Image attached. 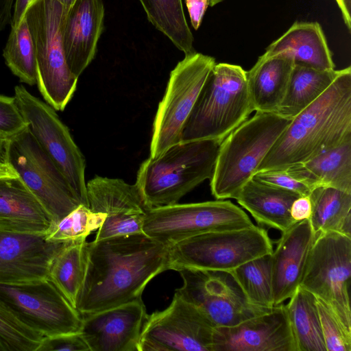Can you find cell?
Returning <instances> with one entry per match:
<instances>
[{
	"instance_id": "obj_1",
	"label": "cell",
	"mask_w": 351,
	"mask_h": 351,
	"mask_svg": "<svg viewBox=\"0 0 351 351\" xmlns=\"http://www.w3.org/2000/svg\"><path fill=\"white\" fill-rule=\"evenodd\" d=\"M169 270V245L143 232L93 240L75 308L83 315L141 299L147 285Z\"/></svg>"
},
{
	"instance_id": "obj_2",
	"label": "cell",
	"mask_w": 351,
	"mask_h": 351,
	"mask_svg": "<svg viewBox=\"0 0 351 351\" xmlns=\"http://www.w3.org/2000/svg\"><path fill=\"white\" fill-rule=\"evenodd\" d=\"M351 140V68L293 117L257 169H284Z\"/></svg>"
},
{
	"instance_id": "obj_3",
	"label": "cell",
	"mask_w": 351,
	"mask_h": 351,
	"mask_svg": "<svg viewBox=\"0 0 351 351\" xmlns=\"http://www.w3.org/2000/svg\"><path fill=\"white\" fill-rule=\"evenodd\" d=\"M221 143L211 139L180 142L145 160L138 169L135 184L147 207L176 204L210 179Z\"/></svg>"
},
{
	"instance_id": "obj_4",
	"label": "cell",
	"mask_w": 351,
	"mask_h": 351,
	"mask_svg": "<svg viewBox=\"0 0 351 351\" xmlns=\"http://www.w3.org/2000/svg\"><path fill=\"white\" fill-rule=\"evenodd\" d=\"M253 111L247 71L236 64H215L184 124L181 142L206 139L221 142Z\"/></svg>"
},
{
	"instance_id": "obj_5",
	"label": "cell",
	"mask_w": 351,
	"mask_h": 351,
	"mask_svg": "<svg viewBox=\"0 0 351 351\" xmlns=\"http://www.w3.org/2000/svg\"><path fill=\"white\" fill-rule=\"evenodd\" d=\"M291 119L256 112L221 141L210 179L217 199H235Z\"/></svg>"
},
{
	"instance_id": "obj_6",
	"label": "cell",
	"mask_w": 351,
	"mask_h": 351,
	"mask_svg": "<svg viewBox=\"0 0 351 351\" xmlns=\"http://www.w3.org/2000/svg\"><path fill=\"white\" fill-rule=\"evenodd\" d=\"M68 10L56 0H33L24 15L35 49L36 84L45 101L59 111L72 98L78 80L67 65L63 47Z\"/></svg>"
},
{
	"instance_id": "obj_7",
	"label": "cell",
	"mask_w": 351,
	"mask_h": 351,
	"mask_svg": "<svg viewBox=\"0 0 351 351\" xmlns=\"http://www.w3.org/2000/svg\"><path fill=\"white\" fill-rule=\"evenodd\" d=\"M273 250L267 230L259 226L210 232L169 245V269L232 271Z\"/></svg>"
},
{
	"instance_id": "obj_8",
	"label": "cell",
	"mask_w": 351,
	"mask_h": 351,
	"mask_svg": "<svg viewBox=\"0 0 351 351\" xmlns=\"http://www.w3.org/2000/svg\"><path fill=\"white\" fill-rule=\"evenodd\" d=\"M252 226L249 216L240 207L228 200L217 199L149 208L144 217L143 231L169 245L197 234Z\"/></svg>"
},
{
	"instance_id": "obj_9",
	"label": "cell",
	"mask_w": 351,
	"mask_h": 351,
	"mask_svg": "<svg viewBox=\"0 0 351 351\" xmlns=\"http://www.w3.org/2000/svg\"><path fill=\"white\" fill-rule=\"evenodd\" d=\"M351 237L335 232L316 235L300 287L323 301L351 331Z\"/></svg>"
},
{
	"instance_id": "obj_10",
	"label": "cell",
	"mask_w": 351,
	"mask_h": 351,
	"mask_svg": "<svg viewBox=\"0 0 351 351\" xmlns=\"http://www.w3.org/2000/svg\"><path fill=\"white\" fill-rule=\"evenodd\" d=\"M16 104L35 140L62 172L81 204L89 207L85 158L56 110L25 86L14 87Z\"/></svg>"
},
{
	"instance_id": "obj_11",
	"label": "cell",
	"mask_w": 351,
	"mask_h": 351,
	"mask_svg": "<svg viewBox=\"0 0 351 351\" xmlns=\"http://www.w3.org/2000/svg\"><path fill=\"white\" fill-rule=\"evenodd\" d=\"M7 160L10 167L50 216L52 223L82 204L27 127L9 138Z\"/></svg>"
},
{
	"instance_id": "obj_12",
	"label": "cell",
	"mask_w": 351,
	"mask_h": 351,
	"mask_svg": "<svg viewBox=\"0 0 351 351\" xmlns=\"http://www.w3.org/2000/svg\"><path fill=\"white\" fill-rule=\"evenodd\" d=\"M215 64L214 58L195 51L186 54L171 71L154 121L150 157L181 142L184 124Z\"/></svg>"
},
{
	"instance_id": "obj_13",
	"label": "cell",
	"mask_w": 351,
	"mask_h": 351,
	"mask_svg": "<svg viewBox=\"0 0 351 351\" xmlns=\"http://www.w3.org/2000/svg\"><path fill=\"white\" fill-rule=\"evenodd\" d=\"M0 302L43 337L80 332L82 315L49 279L0 284Z\"/></svg>"
},
{
	"instance_id": "obj_14",
	"label": "cell",
	"mask_w": 351,
	"mask_h": 351,
	"mask_svg": "<svg viewBox=\"0 0 351 351\" xmlns=\"http://www.w3.org/2000/svg\"><path fill=\"white\" fill-rule=\"evenodd\" d=\"M178 272L183 284L175 293L197 307L215 328L235 326L271 309L252 304L231 271L184 269Z\"/></svg>"
},
{
	"instance_id": "obj_15",
	"label": "cell",
	"mask_w": 351,
	"mask_h": 351,
	"mask_svg": "<svg viewBox=\"0 0 351 351\" xmlns=\"http://www.w3.org/2000/svg\"><path fill=\"white\" fill-rule=\"evenodd\" d=\"M215 326L176 293L165 309L148 315L138 351H213Z\"/></svg>"
},
{
	"instance_id": "obj_16",
	"label": "cell",
	"mask_w": 351,
	"mask_h": 351,
	"mask_svg": "<svg viewBox=\"0 0 351 351\" xmlns=\"http://www.w3.org/2000/svg\"><path fill=\"white\" fill-rule=\"evenodd\" d=\"M89 208L106 215L94 240L143 232L145 205L136 184L96 176L86 183Z\"/></svg>"
},
{
	"instance_id": "obj_17",
	"label": "cell",
	"mask_w": 351,
	"mask_h": 351,
	"mask_svg": "<svg viewBox=\"0 0 351 351\" xmlns=\"http://www.w3.org/2000/svg\"><path fill=\"white\" fill-rule=\"evenodd\" d=\"M213 351H298L285 304L235 326L215 327Z\"/></svg>"
},
{
	"instance_id": "obj_18",
	"label": "cell",
	"mask_w": 351,
	"mask_h": 351,
	"mask_svg": "<svg viewBox=\"0 0 351 351\" xmlns=\"http://www.w3.org/2000/svg\"><path fill=\"white\" fill-rule=\"evenodd\" d=\"M148 314L139 299L83 315L80 334L90 351H138Z\"/></svg>"
},
{
	"instance_id": "obj_19",
	"label": "cell",
	"mask_w": 351,
	"mask_h": 351,
	"mask_svg": "<svg viewBox=\"0 0 351 351\" xmlns=\"http://www.w3.org/2000/svg\"><path fill=\"white\" fill-rule=\"evenodd\" d=\"M65 243L47 241L44 235L0 232V284L48 279L51 263Z\"/></svg>"
},
{
	"instance_id": "obj_20",
	"label": "cell",
	"mask_w": 351,
	"mask_h": 351,
	"mask_svg": "<svg viewBox=\"0 0 351 351\" xmlns=\"http://www.w3.org/2000/svg\"><path fill=\"white\" fill-rule=\"evenodd\" d=\"M315 237L309 219L282 232L271 253L274 306L289 300L300 286Z\"/></svg>"
},
{
	"instance_id": "obj_21",
	"label": "cell",
	"mask_w": 351,
	"mask_h": 351,
	"mask_svg": "<svg viewBox=\"0 0 351 351\" xmlns=\"http://www.w3.org/2000/svg\"><path fill=\"white\" fill-rule=\"evenodd\" d=\"M102 0H76L69 8L62 29L67 65L77 77L91 62L103 29Z\"/></svg>"
},
{
	"instance_id": "obj_22",
	"label": "cell",
	"mask_w": 351,
	"mask_h": 351,
	"mask_svg": "<svg viewBox=\"0 0 351 351\" xmlns=\"http://www.w3.org/2000/svg\"><path fill=\"white\" fill-rule=\"evenodd\" d=\"M47 211L18 176L0 178V232L45 235Z\"/></svg>"
},
{
	"instance_id": "obj_23",
	"label": "cell",
	"mask_w": 351,
	"mask_h": 351,
	"mask_svg": "<svg viewBox=\"0 0 351 351\" xmlns=\"http://www.w3.org/2000/svg\"><path fill=\"white\" fill-rule=\"evenodd\" d=\"M264 54L287 56L295 65L318 70L335 67L324 33L317 22L294 23L267 47Z\"/></svg>"
},
{
	"instance_id": "obj_24",
	"label": "cell",
	"mask_w": 351,
	"mask_h": 351,
	"mask_svg": "<svg viewBox=\"0 0 351 351\" xmlns=\"http://www.w3.org/2000/svg\"><path fill=\"white\" fill-rule=\"evenodd\" d=\"M293 60L282 56L263 54L247 71V82L254 111L276 112L282 103L294 67Z\"/></svg>"
},
{
	"instance_id": "obj_25",
	"label": "cell",
	"mask_w": 351,
	"mask_h": 351,
	"mask_svg": "<svg viewBox=\"0 0 351 351\" xmlns=\"http://www.w3.org/2000/svg\"><path fill=\"white\" fill-rule=\"evenodd\" d=\"M298 197L300 196L297 193L252 178L235 199L258 223L284 232L296 223L291 216L290 209Z\"/></svg>"
},
{
	"instance_id": "obj_26",
	"label": "cell",
	"mask_w": 351,
	"mask_h": 351,
	"mask_svg": "<svg viewBox=\"0 0 351 351\" xmlns=\"http://www.w3.org/2000/svg\"><path fill=\"white\" fill-rule=\"evenodd\" d=\"M284 169L311 190L324 186L351 193V140Z\"/></svg>"
},
{
	"instance_id": "obj_27",
	"label": "cell",
	"mask_w": 351,
	"mask_h": 351,
	"mask_svg": "<svg viewBox=\"0 0 351 351\" xmlns=\"http://www.w3.org/2000/svg\"><path fill=\"white\" fill-rule=\"evenodd\" d=\"M309 221L317 235L335 232L351 237V193L330 186L313 189Z\"/></svg>"
},
{
	"instance_id": "obj_28",
	"label": "cell",
	"mask_w": 351,
	"mask_h": 351,
	"mask_svg": "<svg viewBox=\"0 0 351 351\" xmlns=\"http://www.w3.org/2000/svg\"><path fill=\"white\" fill-rule=\"evenodd\" d=\"M339 73L340 70H318L294 65L286 94L276 112L293 119L316 100Z\"/></svg>"
},
{
	"instance_id": "obj_29",
	"label": "cell",
	"mask_w": 351,
	"mask_h": 351,
	"mask_svg": "<svg viewBox=\"0 0 351 351\" xmlns=\"http://www.w3.org/2000/svg\"><path fill=\"white\" fill-rule=\"evenodd\" d=\"M286 309L298 351H326L316 297L299 287Z\"/></svg>"
},
{
	"instance_id": "obj_30",
	"label": "cell",
	"mask_w": 351,
	"mask_h": 351,
	"mask_svg": "<svg viewBox=\"0 0 351 351\" xmlns=\"http://www.w3.org/2000/svg\"><path fill=\"white\" fill-rule=\"evenodd\" d=\"M87 245L86 239L65 243L54 256L49 270L48 279L75 308L85 276Z\"/></svg>"
},
{
	"instance_id": "obj_31",
	"label": "cell",
	"mask_w": 351,
	"mask_h": 351,
	"mask_svg": "<svg viewBox=\"0 0 351 351\" xmlns=\"http://www.w3.org/2000/svg\"><path fill=\"white\" fill-rule=\"evenodd\" d=\"M149 22L184 54L195 52L182 0H139Z\"/></svg>"
},
{
	"instance_id": "obj_32",
	"label": "cell",
	"mask_w": 351,
	"mask_h": 351,
	"mask_svg": "<svg viewBox=\"0 0 351 351\" xmlns=\"http://www.w3.org/2000/svg\"><path fill=\"white\" fill-rule=\"evenodd\" d=\"M231 272L252 304L266 308L274 306L271 254L252 259Z\"/></svg>"
},
{
	"instance_id": "obj_33",
	"label": "cell",
	"mask_w": 351,
	"mask_h": 351,
	"mask_svg": "<svg viewBox=\"0 0 351 351\" xmlns=\"http://www.w3.org/2000/svg\"><path fill=\"white\" fill-rule=\"evenodd\" d=\"M3 56L8 67L21 82L29 86L36 84L35 49L25 17L17 27L11 28Z\"/></svg>"
},
{
	"instance_id": "obj_34",
	"label": "cell",
	"mask_w": 351,
	"mask_h": 351,
	"mask_svg": "<svg viewBox=\"0 0 351 351\" xmlns=\"http://www.w3.org/2000/svg\"><path fill=\"white\" fill-rule=\"evenodd\" d=\"M106 215L95 213L89 207L80 204L58 221L51 224L44 235L45 239L53 243H65L86 239L103 224Z\"/></svg>"
},
{
	"instance_id": "obj_35",
	"label": "cell",
	"mask_w": 351,
	"mask_h": 351,
	"mask_svg": "<svg viewBox=\"0 0 351 351\" xmlns=\"http://www.w3.org/2000/svg\"><path fill=\"white\" fill-rule=\"evenodd\" d=\"M43 337L0 302V345L4 351H36Z\"/></svg>"
},
{
	"instance_id": "obj_36",
	"label": "cell",
	"mask_w": 351,
	"mask_h": 351,
	"mask_svg": "<svg viewBox=\"0 0 351 351\" xmlns=\"http://www.w3.org/2000/svg\"><path fill=\"white\" fill-rule=\"evenodd\" d=\"M316 303L326 351H351V331L323 301Z\"/></svg>"
},
{
	"instance_id": "obj_37",
	"label": "cell",
	"mask_w": 351,
	"mask_h": 351,
	"mask_svg": "<svg viewBox=\"0 0 351 351\" xmlns=\"http://www.w3.org/2000/svg\"><path fill=\"white\" fill-rule=\"evenodd\" d=\"M27 127L14 96L0 95V136L9 138Z\"/></svg>"
},
{
	"instance_id": "obj_38",
	"label": "cell",
	"mask_w": 351,
	"mask_h": 351,
	"mask_svg": "<svg viewBox=\"0 0 351 351\" xmlns=\"http://www.w3.org/2000/svg\"><path fill=\"white\" fill-rule=\"evenodd\" d=\"M252 178L266 184L293 192L300 196H308L312 191L304 184L292 178L285 169L257 171Z\"/></svg>"
},
{
	"instance_id": "obj_39",
	"label": "cell",
	"mask_w": 351,
	"mask_h": 351,
	"mask_svg": "<svg viewBox=\"0 0 351 351\" xmlns=\"http://www.w3.org/2000/svg\"><path fill=\"white\" fill-rule=\"evenodd\" d=\"M36 351H90L80 332L43 337Z\"/></svg>"
},
{
	"instance_id": "obj_40",
	"label": "cell",
	"mask_w": 351,
	"mask_h": 351,
	"mask_svg": "<svg viewBox=\"0 0 351 351\" xmlns=\"http://www.w3.org/2000/svg\"><path fill=\"white\" fill-rule=\"evenodd\" d=\"M193 27L197 30L199 27L209 0H185Z\"/></svg>"
},
{
	"instance_id": "obj_41",
	"label": "cell",
	"mask_w": 351,
	"mask_h": 351,
	"mask_svg": "<svg viewBox=\"0 0 351 351\" xmlns=\"http://www.w3.org/2000/svg\"><path fill=\"white\" fill-rule=\"evenodd\" d=\"M290 213L296 222L308 219L311 214V204L308 196H300L291 204Z\"/></svg>"
},
{
	"instance_id": "obj_42",
	"label": "cell",
	"mask_w": 351,
	"mask_h": 351,
	"mask_svg": "<svg viewBox=\"0 0 351 351\" xmlns=\"http://www.w3.org/2000/svg\"><path fill=\"white\" fill-rule=\"evenodd\" d=\"M15 0H0V33L11 23L12 10Z\"/></svg>"
},
{
	"instance_id": "obj_43",
	"label": "cell",
	"mask_w": 351,
	"mask_h": 351,
	"mask_svg": "<svg viewBox=\"0 0 351 351\" xmlns=\"http://www.w3.org/2000/svg\"><path fill=\"white\" fill-rule=\"evenodd\" d=\"M33 0H15L11 21V28L17 27L24 17L25 11Z\"/></svg>"
},
{
	"instance_id": "obj_44",
	"label": "cell",
	"mask_w": 351,
	"mask_h": 351,
	"mask_svg": "<svg viewBox=\"0 0 351 351\" xmlns=\"http://www.w3.org/2000/svg\"><path fill=\"white\" fill-rule=\"evenodd\" d=\"M340 9L343 21L348 29L351 31V0H335Z\"/></svg>"
},
{
	"instance_id": "obj_45",
	"label": "cell",
	"mask_w": 351,
	"mask_h": 351,
	"mask_svg": "<svg viewBox=\"0 0 351 351\" xmlns=\"http://www.w3.org/2000/svg\"><path fill=\"white\" fill-rule=\"evenodd\" d=\"M9 138L0 136V167L9 166L7 152Z\"/></svg>"
},
{
	"instance_id": "obj_46",
	"label": "cell",
	"mask_w": 351,
	"mask_h": 351,
	"mask_svg": "<svg viewBox=\"0 0 351 351\" xmlns=\"http://www.w3.org/2000/svg\"><path fill=\"white\" fill-rule=\"evenodd\" d=\"M17 176L10 166L0 167V178Z\"/></svg>"
},
{
	"instance_id": "obj_47",
	"label": "cell",
	"mask_w": 351,
	"mask_h": 351,
	"mask_svg": "<svg viewBox=\"0 0 351 351\" xmlns=\"http://www.w3.org/2000/svg\"><path fill=\"white\" fill-rule=\"evenodd\" d=\"M64 6L69 8L76 0H56Z\"/></svg>"
},
{
	"instance_id": "obj_48",
	"label": "cell",
	"mask_w": 351,
	"mask_h": 351,
	"mask_svg": "<svg viewBox=\"0 0 351 351\" xmlns=\"http://www.w3.org/2000/svg\"><path fill=\"white\" fill-rule=\"evenodd\" d=\"M223 1V0H209V5L213 7Z\"/></svg>"
},
{
	"instance_id": "obj_49",
	"label": "cell",
	"mask_w": 351,
	"mask_h": 351,
	"mask_svg": "<svg viewBox=\"0 0 351 351\" xmlns=\"http://www.w3.org/2000/svg\"><path fill=\"white\" fill-rule=\"evenodd\" d=\"M0 351H4L3 350V348L1 347V346L0 345Z\"/></svg>"
}]
</instances>
